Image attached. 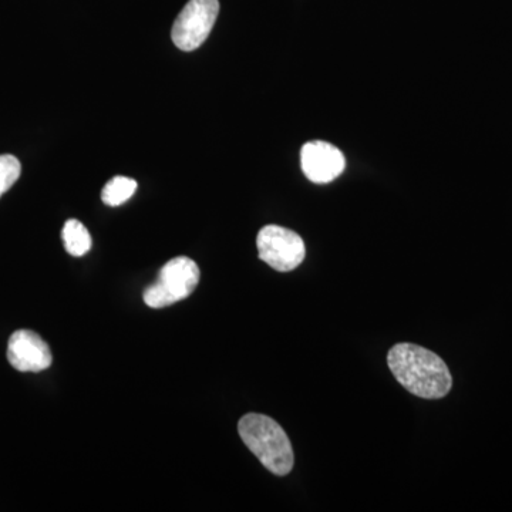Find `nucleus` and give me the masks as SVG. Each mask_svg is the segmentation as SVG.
<instances>
[{"instance_id":"obj_1","label":"nucleus","mask_w":512,"mask_h":512,"mask_svg":"<svg viewBox=\"0 0 512 512\" xmlns=\"http://www.w3.org/2000/svg\"><path fill=\"white\" fill-rule=\"evenodd\" d=\"M387 363L397 382L421 399H443L453 387V377L436 353L412 343L393 346Z\"/></svg>"},{"instance_id":"obj_3","label":"nucleus","mask_w":512,"mask_h":512,"mask_svg":"<svg viewBox=\"0 0 512 512\" xmlns=\"http://www.w3.org/2000/svg\"><path fill=\"white\" fill-rule=\"evenodd\" d=\"M200 282V268L187 256H177L163 266L158 279L144 291V302L153 309H163L184 301Z\"/></svg>"},{"instance_id":"obj_4","label":"nucleus","mask_w":512,"mask_h":512,"mask_svg":"<svg viewBox=\"0 0 512 512\" xmlns=\"http://www.w3.org/2000/svg\"><path fill=\"white\" fill-rule=\"evenodd\" d=\"M259 259L279 272H291L305 259V242L291 229L266 225L256 238Z\"/></svg>"},{"instance_id":"obj_6","label":"nucleus","mask_w":512,"mask_h":512,"mask_svg":"<svg viewBox=\"0 0 512 512\" xmlns=\"http://www.w3.org/2000/svg\"><path fill=\"white\" fill-rule=\"evenodd\" d=\"M303 174L313 184H329L345 171L342 151L326 141H309L301 150Z\"/></svg>"},{"instance_id":"obj_8","label":"nucleus","mask_w":512,"mask_h":512,"mask_svg":"<svg viewBox=\"0 0 512 512\" xmlns=\"http://www.w3.org/2000/svg\"><path fill=\"white\" fill-rule=\"evenodd\" d=\"M64 248L72 256H83L92 249V235L82 222L69 220L62 231Z\"/></svg>"},{"instance_id":"obj_7","label":"nucleus","mask_w":512,"mask_h":512,"mask_svg":"<svg viewBox=\"0 0 512 512\" xmlns=\"http://www.w3.org/2000/svg\"><path fill=\"white\" fill-rule=\"evenodd\" d=\"M8 360L19 372H42L53 362L45 340L32 330H18L9 339Z\"/></svg>"},{"instance_id":"obj_9","label":"nucleus","mask_w":512,"mask_h":512,"mask_svg":"<svg viewBox=\"0 0 512 512\" xmlns=\"http://www.w3.org/2000/svg\"><path fill=\"white\" fill-rule=\"evenodd\" d=\"M137 183L133 178L114 177L101 191V200L109 207H120L133 197Z\"/></svg>"},{"instance_id":"obj_5","label":"nucleus","mask_w":512,"mask_h":512,"mask_svg":"<svg viewBox=\"0 0 512 512\" xmlns=\"http://www.w3.org/2000/svg\"><path fill=\"white\" fill-rule=\"evenodd\" d=\"M218 13V0H190L175 19L171 32L174 45L183 52L198 49L210 36Z\"/></svg>"},{"instance_id":"obj_2","label":"nucleus","mask_w":512,"mask_h":512,"mask_svg":"<svg viewBox=\"0 0 512 512\" xmlns=\"http://www.w3.org/2000/svg\"><path fill=\"white\" fill-rule=\"evenodd\" d=\"M239 436L266 470L288 476L295 463L291 441L285 430L265 414H245L238 423Z\"/></svg>"},{"instance_id":"obj_10","label":"nucleus","mask_w":512,"mask_h":512,"mask_svg":"<svg viewBox=\"0 0 512 512\" xmlns=\"http://www.w3.org/2000/svg\"><path fill=\"white\" fill-rule=\"evenodd\" d=\"M22 173V165L15 156L3 154L0 156V197L19 180Z\"/></svg>"}]
</instances>
